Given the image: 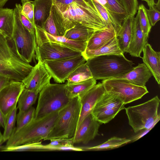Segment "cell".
<instances>
[{
    "instance_id": "cell-11",
    "label": "cell",
    "mask_w": 160,
    "mask_h": 160,
    "mask_svg": "<svg viewBox=\"0 0 160 160\" xmlns=\"http://www.w3.org/2000/svg\"><path fill=\"white\" fill-rule=\"evenodd\" d=\"M125 105L116 97L105 92L91 113L97 121L102 124H106L114 118L120 111L124 109Z\"/></svg>"
},
{
    "instance_id": "cell-41",
    "label": "cell",
    "mask_w": 160,
    "mask_h": 160,
    "mask_svg": "<svg viewBox=\"0 0 160 160\" xmlns=\"http://www.w3.org/2000/svg\"><path fill=\"white\" fill-rule=\"evenodd\" d=\"M78 0H53L52 8L61 12H64L68 5Z\"/></svg>"
},
{
    "instance_id": "cell-26",
    "label": "cell",
    "mask_w": 160,
    "mask_h": 160,
    "mask_svg": "<svg viewBox=\"0 0 160 160\" xmlns=\"http://www.w3.org/2000/svg\"><path fill=\"white\" fill-rule=\"evenodd\" d=\"M111 15L119 30L128 15L122 0H106Z\"/></svg>"
},
{
    "instance_id": "cell-48",
    "label": "cell",
    "mask_w": 160,
    "mask_h": 160,
    "mask_svg": "<svg viewBox=\"0 0 160 160\" xmlns=\"http://www.w3.org/2000/svg\"><path fill=\"white\" fill-rule=\"evenodd\" d=\"M160 0H158V2L156 3H155L154 6L158 10H160Z\"/></svg>"
},
{
    "instance_id": "cell-6",
    "label": "cell",
    "mask_w": 160,
    "mask_h": 160,
    "mask_svg": "<svg viewBox=\"0 0 160 160\" xmlns=\"http://www.w3.org/2000/svg\"><path fill=\"white\" fill-rule=\"evenodd\" d=\"M21 4H15L13 9L14 22L12 38V47L22 60L30 63L35 57L37 47L35 34H32L23 25L19 15Z\"/></svg>"
},
{
    "instance_id": "cell-17",
    "label": "cell",
    "mask_w": 160,
    "mask_h": 160,
    "mask_svg": "<svg viewBox=\"0 0 160 160\" xmlns=\"http://www.w3.org/2000/svg\"><path fill=\"white\" fill-rule=\"evenodd\" d=\"M105 92L103 84L102 82H99L79 98L81 107L76 129L83 119L91 113L97 102Z\"/></svg>"
},
{
    "instance_id": "cell-18",
    "label": "cell",
    "mask_w": 160,
    "mask_h": 160,
    "mask_svg": "<svg viewBox=\"0 0 160 160\" xmlns=\"http://www.w3.org/2000/svg\"><path fill=\"white\" fill-rule=\"evenodd\" d=\"M148 39L144 36L140 23L138 13L134 17L132 23V35L128 52L132 57L141 58V54Z\"/></svg>"
},
{
    "instance_id": "cell-34",
    "label": "cell",
    "mask_w": 160,
    "mask_h": 160,
    "mask_svg": "<svg viewBox=\"0 0 160 160\" xmlns=\"http://www.w3.org/2000/svg\"><path fill=\"white\" fill-rule=\"evenodd\" d=\"M138 10L141 30L145 37L148 38L152 26L147 16L146 8L143 4H141L138 6Z\"/></svg>"
},
{
    "instance_id": "cell-24",
    "label": "cell",
    "mask_w": 160,
    "mask_h": 160,
    "mask_svg": "<svg viewBox=\"0 0 160 160\" xmlns=\"http://www.w3.org/2000/svg\"><path fill=\"white\" fill-rule=\"evenodd\" d=\"M14 22L13 9L0 8V34L9 41L12 38Z\"/></svg>"
},
{
    "instance_id": "cell-5",
    "label": "cell",
    "mask_w": 160,
    "mask_h": 160,
    "mask_svg": "<svg viewBox=\"0 0 160 160\" xmlns=\"http://www.w3.org/2000/svg\"><path fill=\"white\" fill-rule=\"evenodd\" d=\"M32 67L17 55L7 38L0 34V76L22 82Z\"/></svg>"
},
{
    "instance_id": "cell-33",
    "label": "cell",
    "mask_w": 160,
    "mask_h": 160,
    "mask_svg": "<svg viewBox=\"0 0 160 160\" xmlns=\"http://www.w3.org/2000/svg\"><path fill=\"white\" fill-rule=\"evenodd\" d=\"M35 109L32 107L27 111H19L17 114V125L13 134L28 124L34 118ZM12 134V135H13Z\"/></svg>"
},
{
    "instance_id": "cell-46",
    "label": "cell",
    "mask_w": 160,
    "mask_h": 160,
    "mask_svg": "<svg viewBox=\"0 0 160 160\" xmlns=\"http://www.w3.org/2000/svg\"><path fill=\"white\" fill-rule=\"evenodd\" d=\"M147 2L149 8H151L154 6L155 3L154 0H142Z\"/></svg>"
},
{
    "instance_id": "cell-30",
    "label": "cell",
    "mask_w": 160,
    "mask_h": 160,
    "mask_svg": "<svg viewBox=\"0 0 160 160\" xmlns=\"http://www.w3.org/2000/svg\"><path fill=\"white\" fill-rule=\"evenodd\" d=\"M131 142L130 139L113 137L103 143L94 147L85 148L84 150L92 151H103L118 148Z\"/></svg>"
},
{
    "instance_id": "cell-45",
    "label": "cell",
    "mask_w": 160,
    "mask_h": 160,
    "mask_svg": "<svg viewBox=\"0 0 160 160\" xmlns=\"http://www.w3.org/2000/svg\"><path fill=\"white\" fill-rule=\"evenodd\" d=\"M96 2H97L98 3L101 4L102 6L104 8H105L106 10L107 11L108 13L111 16V14L110 13V12L109 11V8L108 7L107 2L106 0H95Z\"/></svg>"
},
{
    "instance_id": "cell-35",
    "label": "cell",
    "mask_w": 160,
    "mask_h": 160,
    "mask_svg": "<svg viewBox=\"0 0 160 160\" xmlns=\"http://www.w3.org/2000/svg\"><path fill=\"white\" fill-rule=\"evenodd\" d=\"M93 0L98 11L103 19L108 26L113 28L117 33L119 29L115 21L105 8L95 0Z\"/></svg>"
},
{
    "instance_id": "cell-47",
    "label": "cell",
    "mask_w": 160,
    "mask_h": 160,
    "mask_svg": "<svg viewBox=\"0 0 160 160\" xmlns=\"http://www.w3.org/2000/svg\"><path fill=\"white\" fill-rule=\"evenodd\" d=\"M8 0H0V8L2 7Z\"/></svg>"
},
{
    "instance_id": "cell-25",
    "label": "cell",
    "mask_w": 160,
    "mask_h": 160,
    "mask_svg": "<svg viewBox=\"0 0 160 160\" xmlns=\"http://www.w3.org/2000/svg\"><path fill=\"white\" fill-rule=\"evenodd\" d=\"M134 17L128 15L123 21L117 33L120 47L124 53L128 52L132 35V27Z\"/></svg>"
},
{
    "instance_id": "cell-9",
    "label": "cell",
    "mask_w": 160,
    "mask_h": 160,
    "mask_svg": "<svg viewBox=\"0 0 160 160\" xmlns=\"http://www.w3.org/2000/svg\"><path fill=\"white\" fill-rule=\"evenodd\" d=\"M102 83L106 92L115 96L125 105L141 99L148 92L146 87L133 84L121 78L107 79Z\"/></svg>"
},
{
    "instance_id": "cell-4",
    "label": "cell",
    "mask_w": 160,
    "mask_h": 160,
    "mask_svg": "<svg viewBox=\"0 0 160 160\" xmlns=\"http://www.w3.org/2000/svg\"><path fill=\"white\" fill-rule=\"evenodd\" d=\"M81 107L79 97L72 98L65 106L58 111V118L44 140L73 138L79 119Z\"/></svg>"
},
{
    "instance_id": "cell-16",
    "label": "cell",
    "mask_w": 160,
    "mask_h": 160,
    "mask_svg": "<svg viewBox=\"0 0 160 160\" xmlns=\"http://www.w3.org/2000/svg\"><path fill=\"white\" fill-rule=\"evenodd\" d=\"M102 124L97 121L92 113L82 121L76 130L73 138V144H87L98 135L99 128Z\"/></svg>"
},
{
    "instance_id": "cell-50",
    "label": "cell",
    "mask_w": 160,
    "mask_h": 160,
    "mask_svg": "<svg viewBox=\"0 0 160 160\" xmlns=\"http://www.w3.org/2000/svg\"><path fill=\"white\" fill-rule=\"evenodd\" d=\"M2 143H0V149L2 147Z\"/></svg>"
},
{
    "instance_id": "cell-29",
    "label": "cell",
    "mask_w": 160,
    "mask_h": 160,
    "mask_svg": "<svg viewBox=\"0 0 160 160\" xmlns=\"http://www.w3.org/2000/svg\"><path fill=\"white\" fill-rule=\"evenodd\" d=\"M92 73L86 62L78 67L66 79L67 84H72L92 78Z\"/></svg>"
},
{
    "instance_id": "cell-37",
    "label": "cell",
    "mask_w": 160,
    "mask_h": 160,
    "mask_svg": "<svg viewBox=\"0 0 160 160\" xmlns=\"http://www.w3.org/2000/svg\"><path fill=\"white\" fill-rule=\"evenodd\" d=\"M122 2L128 16L134 17L138 8V0H122Z\"/></svg>"
},
{
    "instance_id": "cell-40",
    "label": "cell",
    "mask_w": 160,
    "mask_h": 160,
    "mask_svg": "<svg viewBox=\"0 0 160 160\" xmlns=\"http://www.w3.org/2000/svg\"><path fill=\"white\" fill-rule=\"evenodd\" d=\"M146 12L150 24L154 26L160 19V12L154 6L149 9L146 8Z\"/></svg>"
},
{
    "instance_id": "cell-42",
    "label": "cell",
    "mask_w": 160,
    "mask_h": 160,
    "mask_svg": "<svg viewBox=\"0 0 160 160\" xmlns=\"http://www.w3.org/2000/svg\"><path fill=\"white\" fill-rule=\"evenodd\" d=\"M22 6L19 8V15L20 20L24 26L32 34H35L34 27L29 20L22 13Z\"/></svg>"
},
{
    "instance_id": "cell-32",
    "label": "cell",
    "mask_w": 160,
    "mask_h": 160,
    "mask_svg": "<svg viewBox=\"0 0 160 160\" xmlns=\"http://www.w3.org/2000/svg\"><path fill=\"white\" fill-rule=\"evenodd\" d=\"M18 108L15 107L6 116V120L3 135L2 143L7 141L12 135L16 121Z\"/></svg>"
},
{
    "instance_id": "cell-49",
    "label": "cell",
    "mask_w": 160,
    "mask_h": 160,
    "mask_svg": "<svg viewBox=\"0 0 160 160\" xmlns=\"http://www.w3.org/2000/svg\"><path fill=\"white\" fill-rule=\"evenodd\" d=\"M3 135L1 133L0 130V143H2Z\"/></svg>"
},
{
    "instance_id": "cell-44",
    "label": "cell",
    "mask_w": 160,
    "mask_h": 160,
    "mask_svg": "<svg viewBox=\"0 0 160 160\" xmlns=\"http://www.w3.org/2000/svg\"><path fill=\"white\" fill-rule=\"evenodd\" d=\"M6 120V116L0 110V127L5 128Z\"/></svg>"
},
{
    "instance_id": "cell-10",
    "label": "cell",
    "mask_w": 160,
    "mask_h": 160,
    "mask_svg": "<svg viewBox=\"0 0 160 160\" xmlns=\"http://www.w3.org/2000/svg\"><path fill=\"white\" fill-rule=\"evenodd\" d=\"M82 55L74 57L53 60H47L44 65L54 81L64 82L69 75L78 67L86 62Z\"/></svg>"
},
{
    "instance_id": "cell-19",
    "label": "cell",
    "mask_w": 160,
    "mask_h": 160,
    "mask_svg": "<svg viewBox=\"0 0 160 160\" xmlns=\"http://www.w3.org/2000/svg\"><path fill=\"white\" fill-rule=\"evenodd\" d=\"M143 63L151 72L158 84H160V52L154 51L148 42L143 50Z\"/></svg>"
},
{
    "instance_id": "cell-21",
    "label": "cell",
    "mask_w": 160,
    "mask_h": 160,
    "mask_svg": "<svg viewBox=\"0 0 160 160\" xmlns=\"http://www.w3.org/2000/svg\"><path fill=\"white\" fill-rule=\"evenodd\" d=\"M33 4L35 25L43 29L51 12L53 0H34Z\"/></svg>"
},
{
    "instance_id": "cell-38",
    "label": "cell",
    "mask_w": 160,
    "mask_h": 160,
    "mask_svg": "<svg viewBox=\"0 0 160 160\" xmlns=\"http://www.w3.org/2000/svg\"><path fill=\"white\" fill-rule=\"evenodd\" d=\"M48 145L56 147H70L73 146V138H57L51 139Z\"/></svg>"
},
{
    "instance_id": "cell-23",
    "label": "cell",
    "mask_w": 160,
    "mask_h": 160,
    "mask_svg": "<svg viewBox=\"0 0 160 160\" xmlns=\"http://www.w3.org/2000/svg\"><path fill=\"white\" fill-rule=\"evenodd\" d=\"M116 36V32L112 27L95 32L88 41L86 49H97Z\"/></svg>"
},
{
    "instance_id": "cell-20",
    "label": "cell",
    "mask_w": 160,
    "mask_h": 160,
    "mask_svg": "<svg viewBox=\"0 0 160 160\" xmlns=\"http://www.w3.org/2000/svg\"><path fill=\"white\" fill-rule=\"evenodd\" d=\"M152 74L144 63L138 65L125 74L117 78L125 80L133 84L142 87H146V84Z\"/></svg>"
},
{
    "instance_id": "cell-31",
    "label": "cell",
    "mask_w": 160,
    "mask_h": 160,
    "mask_svg": "<svg viewBox=\"0 0 160 160\" xmlns=\"http://www.w3.org/2000/svg\"><path fill=\"white\" fill-rule=\"evenodd\" d=\"M38 94L25 88L23 90L18 99V108L19 112L27 110L36 102Z\"/></svg>"
},
{
    "instance_id": "cell-1",
    "label": "cell",
    "mask_w": 160,
    "mask_h": 160,
    "mask_svg": "<svg viewBox=\"0 0 160 160\" xmlns=\"http://www.w3.org/2000/svg\"><path fill=\"white\" fill-rule=\"evenodd\" d=\"M53 18L59 36L66 32L78 23L96 32L110 27L99 14L93 0H78L69 4L63 12L52 8Z\"/></svg>"
},
{
    "instance_id": "cell-8",
    "label": "cell",
    "mask_w": 160,
    "mask_h": 160,
    "mask_svg": "<svg viewBox=\"0 0 160 160\" xmlns=\"http://www.w3.org/2000/svg\"><path fill=\"white\" fill-rule=\"evenodd\" d=\"M160 102L156 96L142 104L125 108L129 124L135 132L151 129L159 121L158 110Z\"/></svg>"
},
{
    "instance_id": "cell-28",
    "label": "cell",
    "mask_w": 160,
    "mask_h": 160,
    "mask_svg": "<svg viewBox=\"0 0 160 160\" xmlns=\"http://www.w3.org/2000/svg\"><path fill=\"white\" fill-rule=\"evenodd\" d=\"M94 32L82 24L78 23L68 30L64 36L69 39L87 42Z\"/></svg>"
},
{
    "instance_id": "cell-3",
    "label": "cell",
    "mask_w": 160,
    "mask_h": 160,
    "mask_svg": "<svg viewBox=\"0 0 160 160\" xmlns=\"http://www.w3.org/2000/svg\"><path fill=\"white\" fill-rule=\"evenodd\" d=\"M58 111L36 118L13 134L4 147L17 146L38 142L47 138L58 116Z\"/></svg>"
},
{
    "instance_id": "cell-13",
    "label": "cell",
    "mask_w": 160,
    "mask_h": 160,
    "mask_svg": "<svg viewBox=\"0 0 160 160\" xmlns=\"http://www.w3.org/2000/svg\"><path fill=\"white\" fill-rule=\"evenodd\" d=\"M52 78L46 68L44 63L38 61L28 74L22 81L25 88L38 94L50 83Z\"/></svg>"
},
{
    "instance_id": "cell-27",
    "label": "cell",
    "mask_w": 160,
    "mask_h": 160,
    "mask_svg": "<svg viewBox=\"0 0 160 160\" xmlns=\"http://www.w3.org/2000/svg\"><path fill=\"white\" fill-rule=\"evenodd\" d=\"M93 78L72 84H66L69 97H81L96 84Z\"/></svg>"
},
{
    "instance_id": "cell-39",
    "label": "cell",
    "mask_w": 160,
    "mask_h": 160,
    "mask_svg": "<svg viewBox=\"0 0 160 160\" xmlns=\"http://www.w3.org/2000/svg\"><path fill=\"white\" fill-rule=\"evenodd\" d=\"M43 30L53 36H59L53 18L52 12L45 23Z\"/></svg>"
},
{
    "instance_id": "cell-22",
    "label": "cell",
    "mask_w": 160,
    "mask_h": 160,
    "mask_svg": "<svg viewBox=\"0 0 160 160\" xmlns=\"http://www.w3.org/2000/svg\"><path fill=\"white\" fill-rule=\"evenodd\" d=\"M124 54L120 47L119 39L117 36L98 48L95 50L86 49L82 53L86 60L88 58L100 55Z\"/></svg>"
},
{
    "instance_id": "cell-15",
    "label": "cell",
    "mask_w": 160,
    "mask_h": 160,
    "mask_svg": "<svg viewBox=\"0 0 160 160\" xmlns=\"http://www.w3.org/2000/svg\"><path fill=\"white\" fill-rule=\"evenodd\" d=\"M34 29L37 46L45 42H52L80 52L82 53L86 49L87 42L69 39L64 36L52 35L35 25Z\"/></svg>"
},
{
    "instance_id": "cell-7",
    "label": "cell",
    "mask_w": 160,
    "mask_h": 160,
    "mask_svg": "<svg viewBox=\"0 0 160 160\" xmlns=\"http://www.w3.org/2000/svg\"><path fill=\"white\" fill-rule=\"evenodd\" d=\"M39 93L34 118L59 111L71 99L69 97L66 84L50 83Z\"/></svg>"
},
{
    "instance_id": "cell-12",
    "label": "cell",
    "mask_w": 160,
    "mask_h": 160,
    "mask_svg": "<svg viewBox=\"0 0 160 160\" xmlns=\"http://www.w3.org/2000/svg\"><path fill=\"white\" fill-rule=\"evenodd\" d=\"M82 54V52L61 45L47 42L37 46L35 57L38 61L44 63L47 60H53L74 57Z\"/></svg>"
},
{
    "instance_id": "cell-36",
    "label": "cell",
    "mask_w": 160,
    "mask_h": 160,
    "mask_svg": "<svg viewBox=\"0 0 160 160\" xmlns=\"http://www.w3.org/2000/svg\"><path fill=\"white\" fill-rule=\"evenodd\" d=\"M22 4L21 12L32 23L34 27L33 1L29 0H21Z\"/></svg>"
},
{
    "instance_id": "cell-43",
    "label": "cell",
    "mask_w": 160,
    "mask_h": 160,
    "mask_svg": "<svg viewBox=\"0 0 160 160\" xmlns=\"http://www.w3.org/2000/svg\"><path fill=\"white\" fill-rule=\"evenodd\" d=\"M11 80L8 78L0 76V91L4 87L8 85Z\"/></svg>"
},
{
    "instance_id": "cell-2",
    "label": "cell",
    "mask_w": 160,
    "mask_h": 160,
    "mask_svg": "<svg viewBox=\"0 0 160 160\" xmlns=\"http://www.w3.org/2000/svg\"><path fill=\"white\" fill-rule=\"evenodd\" d=\"M86 63L96 80L121 76L131 70L134 64L121 54L98 56L87 59Z\"/></svg>"
},
{
    "instance_id": "cell-14",
    "label": "cell",
    "mask_w": 160,
    "mask_h": 160,
    "mask_svg": "<svg viewBox=\"0 0 160 160\" xmlns=\"http://www.w3.org/2000/svg\"><path fill=\"white\" fill-rule=\"evenodd\" d=\"M24 88L22 82L11 80L0 91V110L5 116L16 107L19 96Z\"/></svg>"
}]
</instances>
